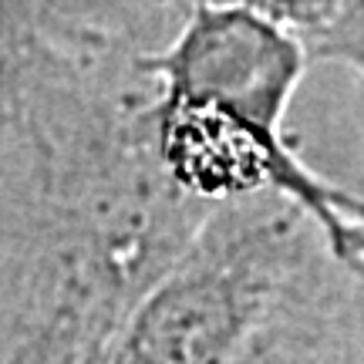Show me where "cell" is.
<instances>
[{
    "mask_svg": "<svg viewBox=\"0 0 364 364\" xmlns=\"http://www.w3.org/2000/svg\"><path fill=\"white\" fill-rule=\"evenodd\" d=\"M331 247L280 193L209 209L182 257L132 311L105 364H230L287 284Z\"/></svg>",
    "mask_w": 364,
    "mask_h": 364,
    "instance_id": "cell-1",
    "label": "cell"
},
{
    "mask_svg": "<svg viewBox=\"0 0 364 364\" xmlns=\"http://www.w3.org/2000/svg\"><path fill=\"white\" fill-rule=\"evenodd\" d=\"M230 364H364V263L314 253Z\"/></svg>",
    "mask_w": 364,
    "mask_h": 364,
    "instance_id": "cell-2",
    "label": "cell"
}]
</instances>
